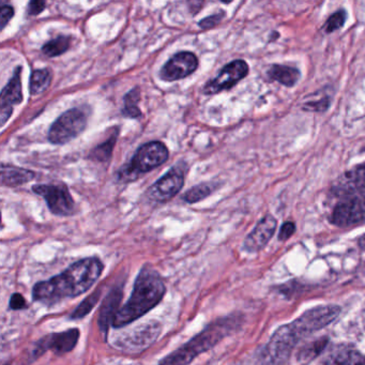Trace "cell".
<instances>
[{
    "instance_id": "ac0fdd59",
    "label": "cell",
    "mask_w": 365,
    "mask_h": 365,
    "mask_svg": "<svg viewBox=\"0 0 365 365\" xmlns=\"http://www.w3.org/2000/svg\"><path fill=\"white\" fill-rule=\"evenodd\" d=\"M322 365H365V356L356 348L339 346L324 356Z\"/></svg>"
},
{
    "instance_id": "83f0119b",
    "label": "cell",
    "mask_w": 365,
    "mask_h": 365,
    "mask_svg": "<svg viewBox=\"0 0 365 365\" xmlns=\"http://www.w3.org/2000/svg\"><path fill=\"white\" fill-rule=\"evenodd\" d=\"M331 95L326 93L318 99H312L303 104L302 108L307 112L326 113L331 106Z\"/></svg>"
},
{
    "instance_id": "2e32d148",
    "label": "cell",
    "mask_w": 365,
    "mask_h": 365,
    "mask_svg": "<svg viewBox=\"0 0 365 365\" xmlns=\"http://www.w3.org/2000/svg\"><path fill=\"white\" fill-rule=\"evenodd\" d=\"M277 222L271 215H264L254 230L247 235L243 242V249L249 253H256L268 245L277 230Z\"/></svg>"
},
{
    "instance_id": "4fadbf2b",
    "label": "cell",
    "mask_w": 365,
    "mask_h": 365,
    "mask_svg": "<svg viewBox=\"0 0 365 365\" xmlns=\"http://www.w3.org/2000/svg\"><path fill=\"white\" fill-rule=\"evenodd\" d=\"M185 185V170L180 164L170 168L149 190V197L158 202H165L174 198Z\"/></svg>"
},
{
    "instance_id": "4dcf8cb0",
    "label": "cell",
    "mask_w": 365,
    "mask_h": 365,
    "mask_svg": "<svg viewBox=\"0 0 365 365\" xmlns=\"http://www.w3.org/2000/svg\"><path fill=\"white\" fill-rule=\"evenodd\" d=\"M14 16V9L12 6L4 5L0 10V26L1 31L7 26L8 23L12 20Z\"/></svg>"
},
{
    "instance_id": "ba28073f",
    "label": "cell",
    "mask_w": 365,
    "mask_h": 365,
    "mask_svg": "<svg viewBox=\"0 0 365 365\" xmlns=\"http://www.w3.org/2000/svg\"><path fill=\"white\" fill-rule=\"evenodd\" d=\"M329 221L337 227L346 228L365 222V195L341 198L331 212Z\"/></svg>"
},
{
    "instance_id": "7c38bea8",
    "label": "cell",
    "mask_w": 365,
    "mask_h": 365,
    "mask_svg": "<svg viewBox=\"0 0 365 365\" xmlns=\"http://www.w3.org/2000/svg\"><path fill=\"white\" fill-rule=\"evenodd\" d=\"M334 197L345 198L365 194V163L346 170L334 181L330 189Z\"/></svg>"
},
{
    "instance_id": "5b68a950",
    "label": "cell",
    "mask_w": 365,
    "mask_h": 365,
    "mask_svg": "<svg viewBox=\"0 0 365 365\" xmlns=\"http://www.w3.org/2000/svg\"><path fill=\"white\" fill-rule=\"evenodd\" d=\"M168 159V149L161 142L146 143L136 151L131 162L119 170L121 180L132 181L138 178L140 174L151 172L165 163Z\"/></svg>"
},
{
    "instance_id": "30bf717a",
    "label": "cell",
    "mask_w": 365,
    "mask_h": 365,
    "mask_svg": "<svg viewBox=\"0 0 365 365\" xmlns=\"http://www.w3.org/2000/svg\"><path fill=\"white\" fill-rule=\"evenodd\" d=\"M33 191L46 200L53 215L67 217L74 212L76 204L65 183L36 185L33 187Z\"/></svg>"
},
{
    "instance_id": "cb8c5ba5",
    "label": "cell",
    "mask_w": 365,
    "mask_h": 365,
    "mask_svg": "<svg viewBox=\"0 0 365 365\" xmlns=\"http://www.w3.org/2000/svg\"><path fill=\"white\" fill-rule=\"evenodd\" d=\"M117 136H118V130L114 135L110 136L103 144H100L99 146L93 148L91 153H89V159L97 162L110 161L115 144H116Z\"/></svg>"
},
{
    "instance_id": "d6986e66",
    "label": "cell",
    "mask_w": 365,
    "mask_h": 365,
    "mask_svg": "<svg viewBox=\"0 0 365 365\" xmlns=\"http://www.w3.org/2000/svg\"><path fill=\"white\" fill-rule=\"evenodd\" d=\"M271 82H277L286 87H294L301 78L300 70L286 65H272L267 71Z\"/></svg>"
},
{
    "instance_id": "8fae6325",
    "label": "cell",
    "mask_w": 365,
    "mask_h": 365,
    "mask_svg": "<svg viewBox=\"0 0 365 365\" xmlns=\"http://www.w3.org/2000/svg\"><path fill=\"white\" fill-rule=\"evenodd\" d=\"M249 71L250 68L247 61L242 59L232 61L223 67L213 80L205 85L204 93L206 95H217L222 91H230L240 81L247 78Z\"/></svg>"
},
{
    "instance_id": "484cf974",
    "label": "cell",
    "mask_w": 365,
    "mask_h": 365,
    "mask_svg": "<svg viewBox=\"0 0 365 365\" xmlns=\"http://www.w3.org/2000/svg\"><path fill=\"white\" fill-rule=\"evenodd\" d=\"M100 297H101V289L96 290L93 294L87 297V298L85 299L84 301H82V303L74 309L73 313L70 316V319H82L85 316L88 315V314L93 311L96 304L99 302Z\"/></svg>"
},
{
    "instance_id": "5bb4252c",
    "label": "cell",
    "mask_w": 365,
    "mask_h": 365,
    "mask_svg": "<svg viewBox=\"0 0 365 365\" xmlns=\"http://www.w3.org/2000/svg\"><path fill=\"white\" fill-rule=\"evenodd\" d=\"M198 67V59L191 52H180L172 57L162 68L160 76L166 82H175L191 76Z\"/></svg>"
},
{
    "instance_id": "d6a6232c",
    "label": "cell",
    "mask_w": 365,
    "mask_h": 365,
    "mask_svg": "<svg viewBox=\"0 0 365 365\" xmlns=\"http://www.w3.org/2000/svg\"><path fill=\"white\" fill-rule=\"evenodd\" d=\"M46 4L40 0H34L31 1L29 5V16H39L41 12L46 9Z\"/></svg>"
},
{
    "instance_id": "8992f818",
    "label": "cell",
    "mask_w": 365,
    "mask_h": 365,
    "mask_svg": "<svg viewBox=\"0 0 365 365\" xmlns=\"http://www.w3.org/2000/svg\"><path fill=\"white\" fill-rule=\"evenodd\" d=\"M87 119L86 113L81 108L67 110L53 123L48 131V140L54 145L71 142L86 129Z\"/></svg>"
},
{
    "instance_id": "f546056e",
    "label": "cell",
    "mask_w": 365,
    "mask_h": 365,
    "mask_svg": "<svg viewBox=\"0 0 365 365\" xmlns=\"http://www.w3.org/2000/svg\"><path fill=\"white\" fill-rule=\"evenodd\" d=\"M9 307L12 311H21V309H27L26 299L19 292H14L10 298Z\"/></svg>"
},
{
    "instance_id": "603a6c76",
    "label": "cell",
    "mask_w": 365,
    "mask_h": 365,
    "mask_svg": "<svg viewBox=\"0 0 365 365\" xmlns=\"http://www.w3.org/2000/svg\"><path fill=\"white\" fill-rule=\"evenodd\" d=\"M140 100V89L138 87L132 89L125 95V108L123 110V116L129 118L138 119L142 116V110L138 108V102Z\"/></svg>"
},
{
    "instance_id": "d4e9b609",
    "label": "cell",
    "mask_w": 365,
    "mask_h": 365,
    "mask_svg": "<svg viewBox=\"0 0 365 365\" xmlns=\"http://www.w3.org/2000/svg\"><path fill=\"white\" fill-rule=\"evenodd\" d=\"M215 190V183H200L183 194L182 200L189 204H195L208 197Z\"/></svg>"
},
{
    "instance_id": "44dd1931",
    "label": "cell",
    "mask_w": 365,
    "mask_h": 365,
    "mask_svg": "<svg viewBox=\"0 0 365 365\" xmlns=\"http://www.w3.org/2000/svg\"><path fill=\"white\" fill-rule=\"evenodd\" d=\"M52 82V72L48 69L35 70L31 73L29 82V91L31 96L43 93L50 87Z\"/></svg>"
},
{
    "instance_id": "1f68e13d",
    "label": "cell",
    "mask_w": 365,
    "mask_h": 365,
    "mask_svg": "<svg viewBox=\"0 0 365 365\" xmlns=\"http://www.w3.org/2000/svg\"><path fill=\"white\" fill-rule=\"evenodd\" d=\"M294 232H296V224L294 222H285L279 228V240H287L294 234Z\"/></svg>"
},
{
    "instance_id": "836d02e7",
    "label": "cell",
    "mask_w": 365,
    "mask_h": 365,
    "mask_svg": "<svg viewBox=\"0 0 365 365\" xmlns=\"http://www.w3.org/2000/svg\"><path fill=\"white\" fill-rule=\"evenodd\" d=\"M358 243L360 249L365 252V234L362 235V236L359 238Z\"/></svg>"
},
{
    "instance_id": "9c48e42d",
    "label": "cell",
    "mask_w": 365,
    "mask_h": 365,
    "mask_svg": "<svg viewBox=\"0 0 365 365\" xmlns=\"http://www.w3.org/2000/svg\"><path fill=\"white\" fill-rule=\"evenodd\" d=\"M80 336L81 331L78 328L69 329L63 332L51 333L35 344L31 356L36 360L46 351H52L57 356H63L76 348Z\"/></svg>"
},
{
    "instance_id": "277c9868",
    "label": "cell",
    "mask_w": 365,
    "mask_h": 365,
    "mask_svg": "<svg viewBox=\"0 0 365 365\" xmlns=\"http://www.w3.org/2000/svg\"><path fill=\"white\" fill-rule=\"evenodd\" d=\"M238 316H227L209 324L185 345L162 359L159 365H190L198 356L215 347L240 326Z\"/></svg>"
},
{
    "instance_id": "9a60e30c",
    "label": "cell",
    "mask_w": 365,
    "mask_h": 365,
    "mask_svg": "<svg viewBox=\"0 0 365 365\" xmlns=\"http://www.w3.org/2000/svg\"><path fill=\"white\" fill-rule=\"evenodd\" d=\"M22 68H16L11 80L1 91L0 98V123L5 125L14 113V106L21 104L23 101L22 91Z\"/></svg>"
},
{
    "instance_id": "7a4b0ae2",
    "label": "cell",
    "mask_w": 365,
    "mask_h": 365,
    "mask_svg": "<svg viewBox=\"0 0 365 365\" xmlns=\"http://www.w3.org/2000/svg\"><path fill=\"white\" fill-rule=\"evenodd\" d=\"M103 264L98 257L74 262L61 274L48 281L38 282L33 288V300L41 304H57L66 299L76 298L93 287L103 272Z\"/></svg>"
},
{
    "instance_id": "ffe728a7",
    "label": "cell",
    "mask_w": 365,
    "mask_h": 365,
    "mask_svg": "<svg viewBox=\"0 0 365 365\" xmlns=\"http://www.w3.org/2000/svg\"><path fill=\"white\" fill-rule=\"evenodd\" d=\"M35 173L24 168L1 164V185L6 187H19L35 178Z\"/></svg>"
},
{
    "instance_id": "6da1fadb",
    "label": "cell",
    "mask_w": 365,
    "mask_h": 365,
    "mask_svg": "<svg viewBox=\"0 0 365 365\" xmlns=\"http://www.w3.org/2000/svg\"><path fill=\"white\" fill-rule=\"evenodd\" d=\"M339 313L341 309L336 305H320L305 312L290 324L277 329L260 354L262 364H285L301 339L329 326L339 317Z\"/></svg>"
},
{
    "instance_id": "e0dca14e",
    "label": "cell",
    "mask_w": 365,
    "mask_h": 365,
    "mask_svg": "<svg viewBox=\"0 0 365 365\" xmlns=\"http://www.w3.org/2000/svg\"><path fill=\"white\" fill-rule=\"evenodd\" d=\"M121 299H123V288L121 287H115L104 299L103 305L100 309L99 327L101 332L106 335L108 334L110 327L113 326L115 316L120 309L119 305H120Z\"/></svg>"
},
{
    "instance_id": "4316f807",
    "label": "cell",
    "mask_w": 365,
    "mask_h": 365,
    "mask_svg": "<svg viewBox=\"0 0 365 365\" xmlns=\"http://www.w3.org/2000/svg\"><path fill=\"white\" fill-rule=\"evenodd\" d=\"M347 20V12L344 9L337 10L329 16L324 25V31L326 34H332L339 31L345 25Z\"/></svg>"
},
{
    "instance_id": "7402d4cb",
    "label": "cell",
    "mask_w": 365,
    "mask_h": 365,
    "mask_svg": "<svg viewBox=\"0 0 365 365\" xmlns=\"http://www.w3.org/2000/svg\"><path fill=\"white\" fill-rule=\"evenodd\" d=\"M71 46V38L67 36H61L50 40L42 46V52L48 57H57L65 54Z\"/></svg>"
},
{
    "instance_id": "3957f363",
    "label": "cell",
    "mask_w": 365,
    "mask_h": 365,
    "mask_svg": "<svg viewBox=\"0 0 365 365\" xmlns=\"http://www.w3.org/2000/svg\"><path fill=\"white\" fill-rule=\"evenodd\" d=\"M166 294V286L161 275L145 266L136 277L131 297L115 316L113 328L121 329L155 309Z\"/></svg>"
},
{
    "instance_id": "52a82bcc",
    "label": "cell",
    "mask_w": 365,
    "mask_h": 365,
    "mask_svg": "<svg viewBox=\"0 0 365 365\" xmlns=\"http://www.w3.org/2000/svg\"><path fill=\"white\" fill-rule=\"evenodd\" d=\"M160 333L161 324L155 320H150L117 336L114 339V346L127 354H138L153 345Z\"/></svg>"
},
{
    "instance_id": "f1b7e54d",
    "label": "cell",
    "mask_w": 365,
    "mask_h": 365,
    "mask_svg": "<svg viewBox=\"0 0 365 365\" xmlns=\"http://www.w3.org/2000/svg\"><path fill=\"white\" fill-rule=\"evenodd\" d=\"M224 16H225L224 12H219V14H212V16H208V18L202 19V20L198 23V25H200L202 29H211L217 26V25H219L221 21L223 20Z\"/></svg>"
}]
</instances>
